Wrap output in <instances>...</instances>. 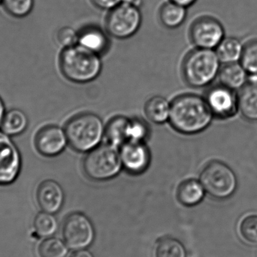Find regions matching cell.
Returning a JSON list of instances; mask_svg holds the SVG:
<instances>
[{
  "mask_svg": "<svg viewBox=\"0 0 257 257\" xmlns=\"http://www.w3.org/2000/svg\"><path fill=\"white\" fill-rule=\"evenodd\" d=\"M214 117L205 98L198 95H181L171 103L169 123L181 134L195 135L204 131Z\"/></svg>",
  "mask_w": 257,
  "mask_h": 257,
  "instance_id": "1",
  "label": "cell"
},
{
  "mask_svg": "<svg viewBox=\"0 0 257 257\" xmlns=\"http://www.w3.org/2000/svg\"><path fill=\"white\" fill-rule=\"evenodd\" d=\"M59 65L63 76L77 84L94 81L102 69L100 56L79 45L63 48L60 53Z\"/></svg>",
  "mask_w": 257,
  "mask_h": 257,
  "instance_id": "2",
  "label": "cell"
},
{
  "mask_svg": "<svg viewBox=\"0 0 257 257\" xmlns=\"http://www.w3.org/2000/svg\"><path fill=\"white\" fill-rule=\"evenodd\" d=\"M105 128L102 118L89 112L74 116L64 127L69 146L79 153H89L100 145Z\"/></svg>",
  "mask_w": 257,
  "mask_h": 257,
  "instance_id": "3",
  "label": "cell"
},
{
  "mask_svg": "<svg viewBox=\"0 0 257 257\" xmlns=\"http://www.w3.org/2000/svg\"><path fill=\"white\" fill-rule=\"evenodd\" d=\"M220 63L215 50L196 48L186 56L183 62L184 80L190 87H206L220 73Z\"/></svg>",
  "mask_w": 257,
  "mask_h": 257,
  "instance_id": "4",
  "label": "cell"
},
{
  "mask_svg": "<svg viewBox=\"0 0 257 257\" xmlns=\"http://www.w3.org/2000/svg\"><path fill=\"white\" fill-rule=\"evenodd\" d=\"M83 169L92 181H109L116 178L123 169L119 148L107 143L87 153Z\"/></svg>",
  "mask_w": 257,
  "mask_h": 257,
  "instance_id": "5",
  "label": "cell"
},
{
  "mask_svg": "<svg viewBox=\"0 0 257 257\" xmlns=\"http://www.w3.org/2000/svg\"><path fill=\"white\" fill-rule=\"evenodd\" d=\"M199 181L209 196L220 200L231 197L238 187L235 172L227 164L218 160L210 162L205 166Z\"/></svg>",
  "mask_w": 257,
  "mask_h": 257,
  "instance_id": "6",
  "label": "cell"
},
{
  "mask_svg": "<svg viewBox=\"0 0 257 257\" xmlns=\"http://www.w3.org/2000/svg\"><path fill=\"white\" fill-rule=\"evenodd\" d=\"M142 23V15L139 7L119 3L110 10L107 16V33L116 39H128L139 31Z\"/></svg>",
  "mask_w": 257,
  "mask_h": 257,
  "instance_id": "7",
  "label": "cell"
},
{
  "mask_svg": "<svg viewBox=\"0 0 257 257\" xmlns=\"http://www.w3.org/2000/svg\"><path fill=\"white\" fill-rule=\"evenodd\" d=\"M63 240L72 250H81L89 247L94 240V228L90 219L80 212L69 214L63 222Z\"/></svg>",
  "mask_w": 257,
  "mask_h": 257,
  "instance_id": "8",
  "label": "cell"
},
{
  "mask_svg": "<svg viewBox=\"0 0 257 257\" xmlns=\"http://www.w3.org/2000/svg\"><path fill=\"white\" fill-rule=\"evenodd\" d=\"M190 37L196 48L215 50L226 37L224 27L217 18L201 17L192 24Z\"/></svg>",
  "mask_w": 257,
  "mask_h": 257,
  "instance_id": "9",
  "label": "cell"
},
{
  "mask_svg": "<svg viewBox=\"0 0 257 257\" xmlns=\"http://www.w3.org/2000/svg\"><path fill=\"white\" fill-rule=\"evenodd\" d=\"M22 169V157L11 136L0 132V186H9L18 179Z\"/></svg>",
  "mask_w": 257,
  "mask_h": 257,
  "instance_id": "10",
  "label": "cell"
},
{
  "mask_svg": "<svg viewBox=\"0 0 257 257\" xmlns=\"http://www.w3.org/2000/svg\"><path fill=\"white\" fill-rule=\"evenodd\" d=\"M235 90L220 84L207 92L205 99L214 117L228 119L238 111V96Z\"/></svg>",
  "mask_w": 257,
  "mask_h": 257,
  "instance_id": "11",
  "label": "cell"
},
{
  "mask_svg": "<svg viewBox=\"0 0 257 257\" xmlns=\"http://www.w3.org/2000/svg\"><path fill=\"white\" fill-rule=\"evenodd\" d=\"M68 145L64 128L57 125L43 126L35 136V148L43 157H57L65 151Z\"/></svg>",
  "mask_w": 257,
  "mask_h": 257,
  "instance_id": "12",
  "label": "cell"
},
{
  "mask_svg": "<svg viewBox=\"0 0 257 257\" xmlns=\"http://www.w3.org/2000/svg\"><path fill=\"white\" fill-rule=\"evenodd\" d=\"M123 169L133 175L145 173L151 163V153L146 143L127 142L120 148Z\"/></svg>",
  "mask_w": 257,
  "mask_h": 257,
  "instance_id": "13",
  "label": "cell"
},
{
  "mask_svg": "<svg viewBox=\"0 0 257 257\" xmlns=\"http://www.w3.org/2000/svg\"><path fill=\"white\" fill-rule=\"evenodd\" d=\"M36 199L42 211L54 214L61 209L64 203V190L57 181L45 180L38 187Z\"/></svg>",
  "mask_w": 257,
  "mask_h": 257,
  "instance_id": "14",
  "label": "cell"
},
{
  "mask_svg": "<svg viewBox=\"0 0 257 257\" xmlns=\"http://www.w3.org/2000/svg\"><path fill=\"white\" fill-rule=\"evenodd\" d=\"M77 45L101 56L109 49L110 41L108 35L102 29L89 26L78 32Z\"/></svg>",
  "mask_w": 257,
  "mask_h": 257,
  "instance_id": "15",
  "label": "cell"
},
{
  "mask_svg": "<svg viewBox=\"0 0 257 257\" xmlns=\"http://www.w3.org/2000/svg\"><path fill=\"white\" fill-rule=\"evenodd\" d=\"M238 96V111L242 117L257 121V81H247Z\"/></svg>",
  "mask_w": 257,
  "mask_h": 257,
  "instance_id": "16",
  "label": "cell"
},
{
  "mask_svg": "<svg viewBox=\"0 0 257 257\" xmlns=\"http://www.w3.org/2000/svg\"><path fill=\"white\" fill-rule=\"evenodd\" d=\"M205 193V188L199 180L187 179L178 186L177 199L184 206H196L203 200Z\"/></svg>",
  "mask_w": 257,
  "mask_h": 257,
  "instance_id": "17",
  "label": "cell"
},
{
  "mask_svg": "<svg viewBox=\"0 0 257 257\" xmlns=\"http://www.w3.org/2000/svg\"><path fill=\"white\" fill-rule=\"evenodd\" d=\"M130 118L116 116L105 125V138L107 143L120 148L128 142V130Z\"/></svg>",
  "mask_w": 257,
  "mask_h": 257,
  "instance_id": "18",
  "label": "cell"
},
{
  "mask_svg": "<svg viewBox=\"0 0 257 257\" xmlns=\"http://www.w3.org/2000/svg\"><path fill=\"white\" fill-rule=\"evenodd\" d=\"M220 84L233 90L242 88L248 81V73L241 63L225 64L219 73Z\"/></svg>",
  "mask_w": 257,
  "mask_h": 257,
  "instance_id": "19",
  "label": "cell"
},
{
  "mask_svg": "<svg viewBox=\"0 0 257 257\" xmlns=\"http://www.w3.org/2000/svg\"><path fill=\"white\" fill-rule=\"evenodd\" d=\"M145 113L153 123L163 124L169 121L171 103L163 96H153L145 103Z\"/></svg>",
  "mask_w": 257,
  "mask_h": 257,
  "instance_id": "20",
  "label": "cell"
},
{
  "mask_svg": "<svg viewBox=\"0 0 257 257\" xmlns=\"http://www.w3.org/2000/svg\"><path fill=\"white\" fill-rule=\"evenodd\" d=\"M187 8L169 1L161 6L159 12L160 21L168 29L178 28L187 18Z\"/></svg>",
  "mask_w": 257,
  "mask_h": 257,
  "instance_id": "21",
  "label": "cell"
},
{
  "mask_svg": "<svg viewBox=\"0 0 257 257\" xmlns=\"http://www.w3.org/2000/svg\"><path fill=\"white\" fill-rule=\"evenodd\" d=\"M243 46L239 39L225 37L216 48L215 51L221 63L224 64L238 63L242 56Z\"/></svg>",
  "mask_w": 257,
  "mask_h": 257,
  "instance_id": "22",
  "label": "cell"
},
{
  "mask_svg": "<svg viewBox=\"0 0 257 257\" xmlns=\"http://www.w3.org/2000/svg\"><path fill=\"white\" fill-rule=\"evenodd\" d=\"M28 123V117L24 111L17 108L11 109L5 114L2 132L11 137L19 136L27 130Z\"/></svg>",
  "mask_w": 257,
  "mask_h": 257,
  "instance_id": "23",
  "label": "cell"
},
{
  "mask_svg": "<svg viewBox=\"0 0 257 257\" xmlns=\"http://www.w3.org/2000/svg\"><path fill=\"white\" fill-rule=\"evenodd\" d=\"M155 257H187V251L181 241L166 237L157 242Z\"/></svg>",
  "mask_w": 257,
  "mask_h": 257,
  "instance_id": "24",
  "label": "cell"
},
{
  "mask_svg": "<svg viewBox=\"0 0 257 257\" xmlns=\"http://www.w3.org/2000/svg\"><path fill=\"white\" fill-rule=\"evenodd\" d=\"M35 231L41 238H49L57 232L58 223L57 219L50 213H39L36 216L33 222Z\"/></svg>",
  "mask_w": 257,
  "mask_h": 257,
  "instance_id": "25",
  "label": "cell"
},
{
  "mask_svg": "<svg viewBox=\"0 0 257 257\" xmlns=\"http://www.w3.org/2000/svg\"><path fill=\"white\" fill-rule=\"evenodd\" d=\"M37 252L39 257H65L68 247L66 243L59 238L49 237L39 244Z\"/></svg>",
  "mask_w": 257,
  "mask_h": 257,
  "instance_id": "26",
  "label": "cell"
},
{
  "mask_svg": "<svg viewBox=\"0 0 257 257\" xmlns=\"http://www.w3.org/2000/svg\"><path fill=\"white\" fill-rule=\"evenodd\" d=\"M1 6L10 16L23 18L31 13L34 0H1Z\"/></svg>",
  "mask_w": 257,
  "mask_h": 257,
  "instance_id": "27",
  "label": "cell"
},
{
  "mask_svg": "<svg viewBox=\"0 0 257 257\" xmlns=\"http://www.w3.org/2000/svg\"><path fill=\"white\" fill-rule=\"evenodd\" d=\"M151 136V128L148 123L139 118H130L128 130V142L146 143Z\"/></svg>",
  "mask_w": 257,
  "mask_h": 257,
  "instance_id": "28",
  "label": "cell"
},
{
  "mask_svg": "<svg viewBox=\"0 0 257 257\" xmlns=\"http://www.w3.org/2000/svg\"><path fill=\"white\" fill-rule=\"evenodd\" d=\"M240 63L248 75H257V39L244 45Z\"/></svg>",
  "mask_w": 257,
  "mask_h": 257,
  "instance_id": "29",
  "label": "cell"
},
{
  "mask_svg": "<svg viewBox=\"0 0 257 257\" xmlns=\"http://www.w3.org/2000/svg\"><path fill=\"white\" fill-rule=\"evenodd\" d=\"M239 233L243 239L250 244H257V215L251 214L241 220Z\"/></svg>",
  "mask_w": 257,
  "mask_h": 257,
  "instance_id": "30",
  "label": "cell"
},
{
  "mask_svg": "<svg viewBox=\"0 0 257 257\" xmlns=\"http://www.w3.org/2000/svg\"><path fill=\"white\" fill-rule=\"evenodd\" d=\"M57 39L63 48L73 46L78 44V33L71 27H63L57 33Z\"/></svg>",
  "mask_w": 257,
  "mask_h": 257,
  "instance_id": "31",
  "label": "cell"
},
{
  "mask_svg": "<svg viewBox=\"0 0 257 257\" xmlns=\"http://www.w3.org/2000/svg\"><path fill=\"white\" fill-rule=\"evenodd\" d=\"M95 6L104 10H111L120 3L119 0H91Z\"/></svg>",
  "mask_w": 257,
  "mask_h": 257,
  "instance_id": "32",
  "label": "cell"
},
{
  "mask_svg": "<svg viewBox=\"0 0 257 257\" xmlns=\"http://www.w3.org/2000/svg\"><path fill=\"white\" fill-rule=\"evenodd\" d=\"M69 257H94L93 255L90 253L88 250H76L75 252L72 253Z\"/></svg>",
  "mask_w": 257,
  "mask_h": 257,
  "instance_id": "33",
  "label": "cell"
},
{
  "mask_svg": "<svg viewBox=\"0 0 257 257\" xmlns=\"http://www.w3.org/2000/svg\"><path fill=\"white\" fill-rule=\"evenodd\" d=\"M170 1L173 2V3H176V4L180 5V6L187 8H187L190 7V6H192L193 4H195L197 0H170Z\"/></svg>",
  "mask_w": 257,
  "mask_h": 257,
  "instance_id": "34",
  "label": "cell"
},
{
  "mask_svg": "<svg viewBox=\"0 0 257 257\" xmlns=\"http://www.w3.org/2000/svg\"><path fill=\"white\" fill-rule=\"evenodd\" d=\"M6 105L3 99L0 96V128H1L2 123H3V118H4L5 114H6Z\"/></svg>",
  "mask_w": 257,
  "mask_h": 257,
  "instance_id": "35",
  "label": "cell"
},
{
  "mask_svg": "<svg viewBox=\"0 0 257 257\" xmlns=\"http://www.w3.org/2000/svg\"><path fill=\"white\" fill-rule=\"evenodd\" d=\"M120 3H126V4L134 5V6L139 7L142 0H119Z\"/></svg>",
  "mask_w": 257,
  "mask_h": 257,
  "instance_id": "36",
  "label": "cell"
},
{
  "mask_svg": "<svg viewBox=\"0 0 257 257\" xmlns=\"http://www.w3.org/2000/svg\"><path fill=\"white\" fill-rule=\"evenodd\" d=\"M0 5H1V0H0Z\"/></svg>",
  "mask_w": 257,
  "mask_h": 257,
  "instance_id": "37",
  "label": "cell"
}]
</instances>
